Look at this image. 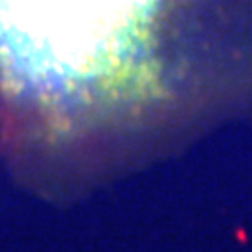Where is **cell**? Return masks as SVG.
<instances>
[{"mask_svg":"<svg viewBox=\"0 0 252 252\" xmlns=\"http://www.w3.org/2000/svg\"><path fill=\"white\" fill-rule=\"evenodd\" d=\"M251 82L252 0H0V103L53 146L174 135Z\"/></svg>","mask_w":252,"mask_h":252,"instance_id":"6da1fadb","label":"cell"}]
</instances>
